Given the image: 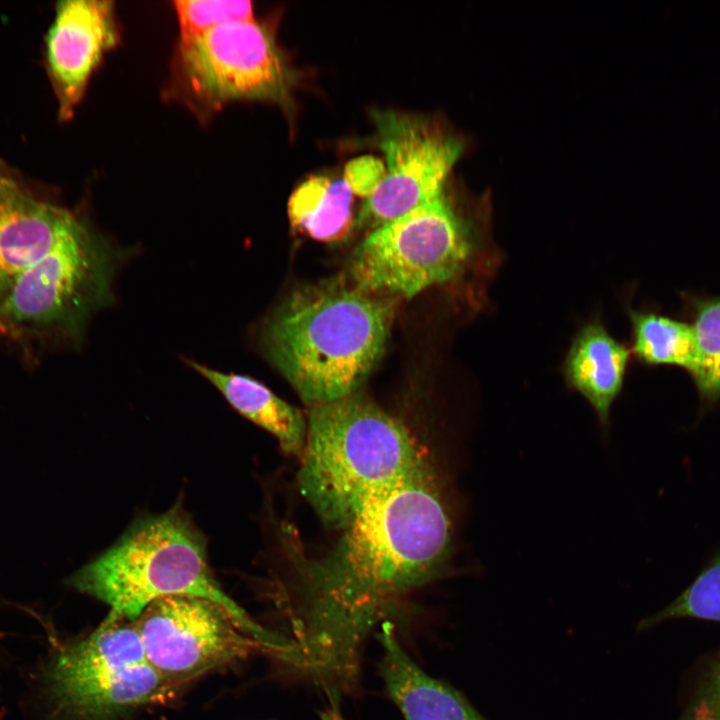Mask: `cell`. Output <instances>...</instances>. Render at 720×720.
Wrapping results in <instances>:
<instances>
[{
  "label": "cell",
  "mask_w": 720,
  "mask_h": 720,
  "mask_svg": "<svg viewBox=\"0 0 720 720\" xmlns=\"http://www.w3.org/2000/svg\"><path fill=\"white\" fill-rule=\"evenodd\" d=\"M385 173L386 167L380 159L372 155H364L346 164L344 181L353 194L368 198L383 181Z\"/></svg>",
  "instance_id": "obj_23"
},
{
  "label": "cell",
  "mask_w": 720,
  "mask_h": 720,
  "mask_svg": "<svg viewBox=\"0 0 720 720\" xmlns=\"http://www.w3.org/2000/svg\"><path fill=\"white\" fill-rule=\"evenodd\" d=\"M341 532L304 569L285 658L332 696L357 683L374 626L448 558L451 512L431 465L425 461Z\"/></svg>",
  "instance_id": "obj_1"
},
{
  "label": "cell",
  "mask_w": 720,
  "mask_h": 720,
  "mask_svg": "<svg viewBox=\"0 0 720 720\" xmlns=\"http://www.w3.org/2000/svg\"><path fill=\"white\" fill-rule=\"evenodd\" d=\"M288 216L295 228L315 240L339 241L353 225V192L344 179L311 176L291 194Z\"/></svg>",
  "instance_id": "obj_17"
},
{
  "label": "cell",
  "mask_w": 720,
  "mask_h": 720,
  "mask_svg": "<svg viewBox=\"0 0 720 720\" xmlns=\"http://www.w3.org/2000/svg\"><path fill=\"white\" fill-rule=\"evenodd\" d=\"M424 462L404 423L358 391L310 407L297 483L322 524L342 531Z\"/></svg>",
  "instance_id": "obj_3"
},
{
  "label": "cell",
  "mask_w": 720,
  "mask_h": 720,
  "mask_svg": "<svg viewBox=\"0 0 720 720\" xmlns=\"http://www.w3.org/2000/svg\"><path fill=\"white\" fill-rule=\"evenodd\" d=\"M122 249L79 220L0 296L6 333L78 334L88 318L113 300Z\"/></svg>",
  "instance_id": "obj_5"
},
{
  "label": "cell",
  "mask_w": 720,
  "mask_h": 720,
  "mask_svg": "<svg viewBox=\"0 0 720 720\" xmlns=\"http://www.w3.org/2000/svg\"><path fill=\"white\" fill-rule=\"evenodd\" d=\"M119 40L114 3L64 0L57 3L47 36V63L62 119L72 116L103 55Z\"/></svg>",
  "instance_id": "obj_10"
},
{
  "label": "cell",
  "mask_w": 720,
  "mask_h": 720,
  "mask_svg": "<svg viewBox=\"0 0 720 720\" xmlns=\"http://www.w3.org/2000/svg\"><path fill=\"white\" fill-rule=\"evenodd\" d=\"M134 624L148 664L176 687L258 650L266 651L221 605L201 597L157 599Z\"/></svg>",
  "instance_id": "obj_8"
},
{
  "label": "cell",
  "mask_w": 720,
  "mask_h": 720,
  "mask_svg": "<svg viewBox=\"0 0 720 720\" xmlns=\"http://www.w3.org/2000/svg\"><path fill=\"white\" fill-rule=\"evenodd\" d=\"M386 689L405 720H487L453 687L426 674L399 644L392 624L377 635Z\"/></svg>",
  "instance_id": "obj_13"
},
{
  "label": "cell",
  "mask_w": 720,
  "mask_h": 720,
  "mask_svg": "<svg viewBox=\"0 0 720 720\" xmlns=\"http://www.w3.org/2000/svg\"><path fill=\"white\" fill-rule=\"evenodd\" d=\"M175 688L148 663H143L49 701L58 713L70 718L103 720L129 708L165 698Z\"/></svg>",
  "instance_id": "obj_16"
},
{
  "label": "cell",
  "mask_w": 720,
  "mask_h": 720,
  "mask_svg": "<svg viewBox=\"0 0 720 720\" xmlns=\"http://www.w3.org/2000/svg\"><path fill=\"white\" fill-rule=\"evenodd\" d=\"M148 663L134 622L105 619L86 638L63 648L46 671L48 698Z\"/></svg>",
  "instance_id": "obj_12"
},
{
  "label": "cell",
  "mask_w": 720,
  "mask_h": 720,
  "mask_svg": "<svg viewBox=\"0 0 720 720\" xmlns=\"http://www.w3.org/2000/svg\"><path fill=\"white\" fill-rule=\"evenodd\" d=\"M679 720H720V652L704 673Z\"/></svg>",
  "instance_id": "obj_22"
},
{
  "label": "cell",
  "mask_w": 720,
  "mask_h": 720,
  "mask_svg": "<svg viewBox=\"0 0 720 720\" xmlns=\"http://www.w3.org/2000/svg\"><path fill=\"white\" fill-rule=\"evenodd\" d=\"M78 591L110 607L107 619L135 622L166 596L201 597L221 605L266 651L282 656L287 639L267 631L215 580L203 537L178 507L136 521L122 537L70 579Z\"/></svg>",
  "instance_id": "obj_4"
},
{
  "label": "cell",
  "mask_w": 720,
  "mask_h": 720,
  "mask_svg": "<svg viewBox=\"0 0 720 720\" xmlns=\"http://www.w3.org/2000/svg\"><path fill=\"white\" fill-rule=\"evenodd\" d=\"M472 250L466 223L442 193L374 229L355 249L349 272L362 290L411 298L456 277Z\"/></svg>",
  "instance_id": "obj_6"
},
{
  "label": "cell",
  "mask_w": 720,
  "mask_h": 720,
  "mask_svg": "<svg viewBox=\"0 0 720 720\" xmlns=\"http://www.w3.org/2000/svg\"><path fill=\"white\" fill-rule=\"evenodd\" d=\"M632 327V351L649 365H674L690 375L697 363V343L692 324L656 313L628 311Z\"/></svg>",
  "instance_id": "obj_18"
},
{
  "label": "cell",
  "mask_w": 720,
  "mask_h": 720,
  "mask_svg": "<svg viewBox=\"0 0 720 720\" xmlns=\"http://www.w3.org/2000/svg\"><path fill=\"white\" fill-rule=\"evenodd\" d=\"M320 717L321 720H345L335 704L321 712Z\"/></svg>",
  "instance_id": "obj_24"
},
{
  "label": "cell",
  "mask_w": 720,
  "mask_h": 720,
  "mask_svg": "<svg viewBox=\"0 0 720 720\" xmlns=\"http://www.w3.org/2000/svg\"><path fill=\"white\" fill-rule=\"evenodd\" d=\"M676 618L720 621V553L695 581L668 606L642 620L640 629Z\"/></svg>",
  "instance_id": "obj_20"
},
{
  "label": "cell",
  "mask_w": 720,
  "mask_h": 720,
  "mask_svg": "<svg viewBox=\"0 0 720 720\" xmlns=\"http://www.w3.org/2000/svg\"><path fill=\"white\" fill-rule=\"evenodd\" d=\"M186 363L215 386L239 414L271 433L285 453L301 456L307 422L297 408L250 376L221 372L190 359Z\"/></svg>",
  "instance_id": "obj_15"
},
{
  "label": "cell",
  "mask_w": 720,
  "mask_h": 720,
  "mask_svg": "<svg viewBox=\"0 0 720 720\" xmlns=\"http://www.w3.org/2000/svg\"><path fill=\"white\" fill-rule=\"evenodd\" d=\"M180 41L229 22L254 19L250 1L177 0L174 2Z\"/></svg>",
  "instance_id": "obj_21"
},
{
  "label": "cell",
  "mask_w": 720,
  "mask_h": 720,
  "mask_svg": "<svg viewBox=\"0 0 720 720\" xmlns=\"http://www.w3.org/2000/svg\"><path fill=\"white\" fill-rule=\"evenodd\" d=\"M78 220L35 197L0 162V296Z\"/></svg>",
  "instance_id": "obj_11"
},
{
  "label": "cell",
  "mask_w": 720,
  "mask_h": 720,
  "mask_svg": "<svg viewBox=\"0 0 720 720\" xmlns=\"http://www.w3.org/2000/svg\"><path fill=\"white\" fill-rule=\"evenodd\" d=\"M629 356L623 343L599 321H593L577 332L564 360L562 371L567 385L589 402L604 428L622 390Z\"/></svg>",
  "instance_id": "obj_14"
},
{
  "label": "cell",
  "mask_w": 720,
  "mask_h": 720,
  "mask_svg": "<svg viewBox=\"0 0 720 720\" xmlns=\"http://www.w3.org/2000/svg\"><path fill=\"white\" fill-rule=\"evenodd\" d=\"M178 69L194 98L214 108L242 99L288 105L296 80L273 31L255 19L180 41Z\"/></svg>",
  "instance_id": "obj_7"
},
{
  "label": "cell",
  "mask_w": 720,
  "mask_h": 720,
  "mask_svg": "<svg viewBox=\"0 0 720 720\" xmlns=\"http://www.w3.org/2000/svg\"><path fill=\"white\" fill-rule=\"evenodd\" d=\"M378 146L385 154L383 181L355 221L376 229L444 193L463 146L437 122L395 111H375Z\"/></svg>",
  "instance_id": "obj_9"
},
{
  "label": "cell",
  "mask_w": 720,
  "mask_h": 720,
  "mask_svg": "<svg viewBox=\"0 0 720 720\" xmlns=\"http://www.w3.org/2000/svg\"><path fill=\"white\" fill-rule=\"evenodd\" d=\"M326 280L294 290L262 327L268 360L310 407L359 391L380 361L394 302Z\"/></svg>",
  "instance_id": "obj_2"
},
{
  "label": "cell",
  "mask_w": 720,
  "mask_h": 720,
  "mask_svg": "<svg viewBox=\"0 0 720 720\" xmlns=\"http://www.w3.org/2000/svg\"><path fill=\"white\" fill-rule=\"evenodd\" d=\"M697 363L691 374L703 401L720 398V297L693 302Z\"/></svg>",
  "instance_id": "obj_19"
}]
</instances>
